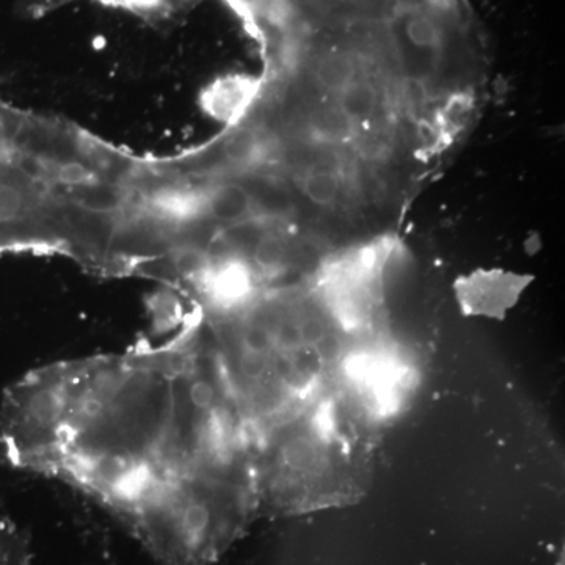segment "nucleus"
<instances>
[{"label": "nucleus", "instance_id": "2", "mask_svg": "<svg viewBox=\"0 0 565 565\" xmlns=\"http://www.w3.org/2000/svg\"><path fill=\"white\" fill-rule=\"evenodd\" d=\"M259 512L300 515L356 503L371 452L333 407L300 404L252 434Z\"/></svg>", "mask_w": 565, "mask_h": 565}, {"label": "nucleus", "instance_id": "8", "mask_svg": "<svg viewBox=\"0 0 565 565\" xmlns=\"http://www.w3.org/2000/svg\"><path fill=\"white\" fill-rule=\"evenodd\" d=\"M310 129L315 136H319V139L340 140L351 134L352 122L340 107H334V109L316 111L311 118Z\"/></svg>", "mask_w": 565, "mask_h": 565}, {"label": "nucleus", "instance_id": "3", "mask_svg": "<svg viewBox=\"0 0 565 565\" xmlns=\"http://www.w3.org/2000/svg\"><path fill=\"white\" fill-rule=\"evenodd\" d=\"M22 109L0 99V255L40 253L47 196L21 137Z\"/></svg>", "mask_w": 565, "mask_h": 565}, {"label": "nucleus", "instance_id": "4", "mask_svg": "<svg viewBox=\"0 0 565 565\" xmlns=\"http://www.w3.org/2000/svg\"><path fill=\"white\" fill-rule=\"evenodd\" d=\"M366 65L349 50H329L316 55L315 77L323 88L341 93L356 81L359 66Z\"/></svg>", "mask_w": 565, "mask_h": 565}, {"label": "nucleus", "instance_id": "1", "mask_svg": "<svg viewBox=\"0 0 565 565\" xmlns=\"http://www.w3.org/2000/svg\"><path fill=\"white\" fill-rule=\"evenodd\" d=\"M0 456L88 494L163 565L217 563L259 514L250 430L195 307L159 343L18 379Z\"/></svg>", "mask_w": 565, "mask_h": 565}, {"label": "nucleus", "instance_id": "6", "mask_svg": "<svg viewBox=\"0 0 565 565\" xmlns=\"http://www.w3.org/2000/svg\"><path fill=\"white\" fill-rule=\"evenodd\" d=\"M338 95H340L338 107L352 125L356 121L367 120L377 107V93L367 81L356 79Z\"/></svg>", "mask_w": 565, "mask_h": 565}, {"label": "nucleus", "instance_id": "7", "mask_svg": "<svg viewBox=\"0 0 565 565\" xmlns=\"http://www.w3.org/2000/svg\"><path fill=\"white\" fill-rule=\"evenodd\" d=\"M302 188L305 195L311 202L330 204L337 200L338 193H340V177L333 170L326 169V167L311 169L310 172L305 174Z\"/></svg>", "mask_w": 565, "mask_h": 565}, {"label": "nucleus", "instance_id": "5", "mask_svg": "<svg viewBox=\"0 0 565 565\" xmlns=\"http://www.w3.org/2000/svg\"><path fill=\"white\" fill-rule=\"evenodd\" d=\"M516 289L519 286L512 288L508 278L484 277L473 280V288L470 286L463 289V297L475 311L494 313L508 307L509 300L514 299Z\"/></svg>", "mask_w": 565, "mask_h": 565}]
</instances>
